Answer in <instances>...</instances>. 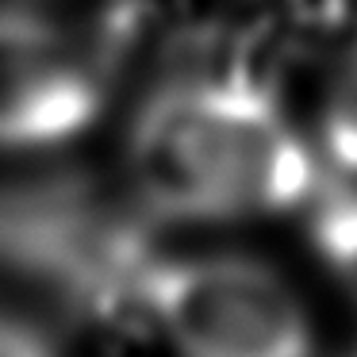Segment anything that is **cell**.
Wrapping results in <instances>:
<instances>
[{
  "label": "cell",
  "mask_w": 357,
  "mask_h": 357,
  "mask_svg": "<svg viewBox=\"0 0 357 357\" xmlns=\"http://www.w3.org/2000/svg\"><path fill=\"white\" fill-rule=\"evenodd\" d=\"M127 169L154 215L196 223L292 211L319 188L315 150L250 77H196L154 93L135 116Z\"/></svg>",
  "instance_id": "obj_1"
},
{
  "label": "cell",
  "mask_w": 357,
  "mask_h": 357,
  "mask_svg": "<svg viewBox=\"0 0 357 357\" xmlns=\"http://www.w3.org/2000/svg\"><path fill=\"white\" fill-rule=\"evenodd\" d=\"M135 300L181 357H311L300 296L250 257H146Z\"/></svg>",
  "instance_id": "obj_2"
},
{
  "label": "cell",
  "mask_w": 357,
  "mask_h": 357,
  "mask_svg": "<svg viewBox=\"0 0 357 357\" xmlns=\"http://www.w3.org/2000/svg\"><path fill=\"white\" fill-rule=\"evenodd\" d=\"M104 70L43 12L0 16V150L62 146L93 127Z\"/></svg>",
  "instance_id": "obj_3"
},
{
  "label": "cell",
  "mask_w": 357,
  "mask_h": 357,
  "mask_svg": "<svg viewBox=\"0 0 357 357\" xmlns=\"http://www.w3.org/2000/svg\"><path fill=\"white\" fill-rule=\"evenodd\" d=\"M319 150L346 177H357V50L342 58L319 108Z\"/></svg>",
  "instance_id": "obj_4"
},
{
  "label": "cell",
  "mask_w": 357,
  "mask_h": 357,
  "mask_svg": "<svg viewBox=\"0 0 357 357\" xmlns=\"http://www.w3.org/2000/svg\"><path fill=\"white\" fill-rule=\"evenodd\" d=\"M311 234H315L319 254L357 296V188H342V192L326 196L315 211Z\"/></svg>",
  "instance_id": "obj_5"
},
{
  "label": "cell",
  "mask_w": 357,
  "mask_h": 357,
  "mask_svg": "<svg viewBox=\"0 0 357 357\" xmlns=\"http://www.w3.org/2000/svg\"><path fill=\"white\" fill-rule=\"evenodd\" d=\"M24 12H43V0H0V16H24Z\"/></svg>",
  "instance_id": "obj_6"
}]
</instances>
